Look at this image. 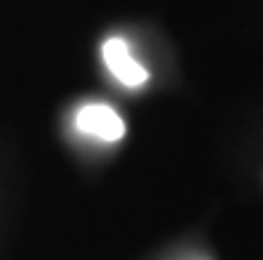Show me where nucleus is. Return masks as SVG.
Masks as SVG:
<instances>
[{"mask_svg": "<svg viewBox=\"0 0 263 260\" xmlns=\"http://www.w3.org/2000/svg\"><path fill=\"white\" fill-rule=\"evenodd\" d=\"M74 125L85 135H96L101 141H120L125 135V122L106 104H88L74 117Z\"/></svg>", "mask_w": 263, "mask_h": 260, "instance_id": "f257e3e1", "label": "nucleus"}, {"mask_svg": "<svg viewBox=\"0 0 263 260\" xmlns=\"http://www.w3.org/2000/svg\"><path fill=\"white\" fill-rule=\"evenodd\" d=\"M104 61L115 77L128 88H141L149 80V72L130 56V48L122 37H109L104 43Z\"/></svg>", "mask_w": 263, "mask_h": 260, "instance_id": "f03ea898", "label": "nucleus"}]
</instances>
